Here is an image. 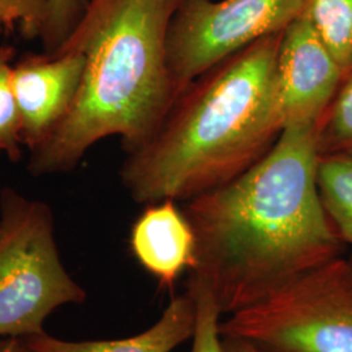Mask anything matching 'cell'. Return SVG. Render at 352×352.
Segmentation results:
<instances>
[{
	"label": "cell",
	"mask_w": 352,
	"mask_h": 352,
	"mask_svg": "<svg viewBox=\"0 0 352 352\" xmlns=\"http://www.w3.org/2000/svg\"><path fill=\"white\" fill-rule=\"evenodd\" d=\"M317 126L285 128L264 157L184 202L196 238L190 277L222 315L263 300L338 257L340 240L317 187Z\"/></svg>",
	"instance_id": "obj_1"
},
{
	"label": "cell",
	"mask_w": 352,
	"mask_h": 352,
	"mask_svg": "<svg viewBox=\"0 0 352 352\" xmlns=\"http://www.w3.org/2000/svg\"><path fill=\"white\" fill-rule=\"evenodd\" d=\"M282 33L263 38L193 81L148 142L126 154L120 177L149 205L188 201L243 174L277 141Z\"/></svg>",
	"instance_id": "obj_2"
},
{
	"label": "cell",
	"mask_w": 352,
	"mask_h": 352,
	"mask_svg": "<svg viewBox=\"0 0 352 352\" xmlns=\"http://www.w3.org/2000/svg\"><path fill=\"white\" fill-rule=\"evenodd\" d=\"M180 1L89 0L59 47L82 54L81 85L63 122L30 153L29 174L69 173L111 136L126 154L151 140L176 101L167 33Z\"/></svg>",
	"instance_id": "obj_3"
},
{
	"label": "cell",
	"mask_w": 352,
	"mask_h": 352,
	"mask_svg": "<svg viewBox=\"0 0 352 352\" xmlns=\"http://www.w3.org/2000/svg\"><path fill=\"white\" fill-rule=\"evenodd\" d=\"M85 300V289L62 261L50 206L10 187L1 189L0 338L43 334L54 311Z\"/></svg>",
	"instance_id": "obj_4"
},
{
	"label": "cell",
	"mask_w": 352,
	"mask_h": 352,
	"mask_svg": "<svg viewBox=\"0 0 352 352\" xmlns=\"http://www.w3.org/2000/svg\"><path fill=\"white\" fill-rule=\"evenodd\" d=\"M263 352H352V264L340 257L219 324Z\"/></svg>",
	"instance_id": "obj_5"
},
{
	"label": "cell",
	"mask_w": 352,
	"mask_h": 352,
	"mask_svg": "<svg viewBox=\"0 0 352 352\" xmlns=\"http://www.w3.org/2000/svg\"><path fill=\"white\" fill-rule=\"evenodd\" d=\"M304 0H182L167 33L176 98L218 64L252 43L282 33Z\"/></svg>",
	"instance_id": "obj_6"
},
{
	"label": "cell",
	"mask_w": 352,
	"mask_h": 352,
	"mask_svg": "<svg viewBox=\"0 0 352 352\" xmlns=\"http://www.w3.org/2000/svg\"><path fill=\"white\" fill-rule=\"evenodd\" d=\"M343 81L333 55L299 16L282 32L278 47V109L283 129L318 126Z\"/></svg>",
	"instance_id": "obj_7"
},
{
	"label": "cell",
	"mask_w": 352,
	"mask_h": 352,
	"mask_svg": "<svg viewBox=\"0 0 352 352\" xmlns=\"http://www.w3.org/2000/svg\"><path fill=\"white\" fill-rule=\"evenodd\" d=\"M84 67L82 54L72 49L29 52L14 60L11 82L29 153L50 138L71 110Z\"/></svg>",
	"instance_id": "obj_8"
},
{
	"label": "cell",
	"mask_w": 352,
	"mask_h": 352,
	"mask_svg": "<svg viewBox=\"0 0 352 352\" xmlns=\"http://www.w3.org/2000/svg\"><path fill=\"white\" fill-rule=\"evenodd\" d=\"M133 257L161 287L171 289L196 265V238L183 209L174 200L145 205L129 234Z\"/></svg>",
	"instance_id": "obj_9"
},
{
	"label": "cell",
	"mask_w": 352,
	"mask_h": 352,
	"mask_svg": "<svg viewBox=\"0 0 352 352\" xmlns=\"http://www.w3.org/2000/svg\"><path fill=\"white\" fill-rule=\"evenodd\" d=\"M196 320V300L187 289L170 302L153 327L129 338L75 342L43 333L25 342L34 352H171L193 337Z\"/></svg>",
	"instance_id": "obj_10"
},
{
	"label": "cell",
	"mask_w": 352,
	"mask_h": 352,
	"mask_svg": "<svg viewBox=\"0 0 352 352\" xmlns=\"http://www.w3.org/2000/svg\"><path fill=\"white\" fill-rule=\"evenodd\" d=\"M317 187L338 236L352 247V148L320 154Z\"/></svg>",
	"instance_id": "obj_11"
},
{
	"label": "cell",
	"mask_w": 352,
	"mask_h": 352,
	"mask_svg": "<svg viewBox=\"0 0 352 352\" xmlns=\"http://www.w3.org/2000/svg\"><path fill=\"white\" fill-rule=\"evenodd\" d=\"M302 17L344 75L352 71V0H304Z\"/></svg>",
	"instance_id": "obj_12"
},
{
	"label": "cell",
	"mask_w": 352,
	"mask_h": 352,
	"mask_svg": "<svg viewBox=\"0 0 352 352\" xmlns=\"http://www.w3.org/2000/svg\"><path fill=\"white\" fill-rule=\"evenodd\" d=\"M14 56L12 46L0 47V155L17 161L25 145L11 82Z\"/></svg>",
	"instance_id": "obj_13"
},
{
	"label": "cell",
	"mask_w": 352,
	"mask_h": 352,
	"mask_svg": "<svg viewBox=\"0 0 352 352\" xmlns=\"http://www.w3.org/2000/svg\"><path fill=\"white\" fill-rule=\"evenodd\" d=\"M320 154L352 148V71L317 126Z\"/></svg>",
	"instance_id": "obj_14"
},
{
	"label": "cell",
	"mask_w": 352,
	"mask_h": 352,
	"mask_svg": "<svg viewBox=\"0 0 352 352\" xmlns=\"http://www.w3.org/2000/svg\"><path fill=\"white\" fill-rule=\"evenodd\" d=\"M188 291L193 295L197 307V320L190 352H223L219 331L222 314L212 289L201 280L189 278Z\"/></svg>",
	"instance_id": "obj_15"
},
{
	"label": "cell",
	"mask_w": 352,
	"mask_h": 352,
	"mask_svg": "<svg viewBox=\"0 0 352 352\" xmlns=\"http://www.w3.org/2000/svg\"><path fill=\"white\" fill-rule=\"evenodd\" d=\"M49 14V0H0V32H19L25 39H41Z\"/></svg>",
	"instance_id": "obj_16"
},
{
	"label": "cell",
	"mask_w": 352,
	"mask_h": 352,
	"mask_svg": "<svg viewBox=\"0 0 352 352\" xmlns=\"http://www.w3.org/2000/svg\"><path fill=\"white\" fill-rule=\"evenodd\" d=\"M89 0H49L47 23L41 38L43 52L58 50L87 10Z\"/></svg>",
	"instance_id": "obj_17"
},
{
	"label": "cell",
	"mask_w": 352,
	"mask_h": 352,
	"mask_svg": "<svg viewBox=\"0 0 352 352\" xmlns=\"http://www.w3.org/2000/svg\"><path fill=\"white\" fill-rule=\"evenodd\" d=\"M222 351L223 352H263L252 343L245 340H234L222 337Z\"/></svg>",
	"instance_id": "obj_18"
},
{
	"label": "cell",
	"mask_w": 352,
	"mask_h": 352,
	"mask_svg": "<svg viewBox=\"0 0 352 352\" xmlns=\"http://www.w3.org/2000/svg\"><path fill=\"white\" fill-rule=\"evenodd\" d=\"M0 352H34L21 338H0Z\"/></svg>",
	"instance_id": "obj_19"
}]
</instances>
